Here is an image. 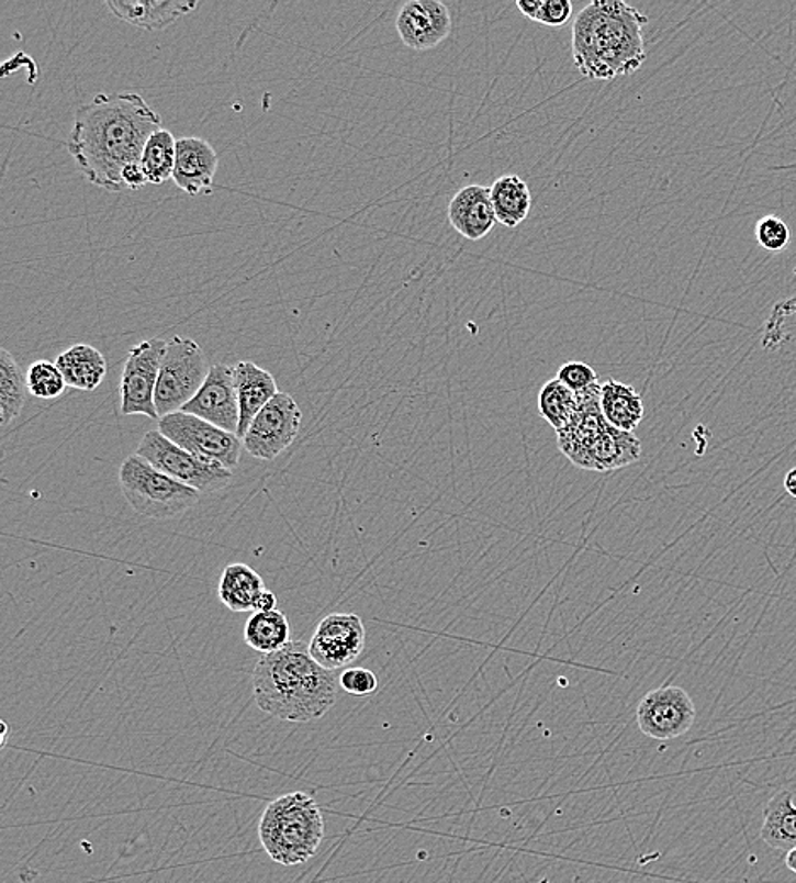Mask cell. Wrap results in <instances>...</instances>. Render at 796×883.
<instances>
[{
    "instance_id": "3",
    "label": "cell",
    "mask_w": 796,
    "mask_h": 883,
    "mask_svg": "<svg viewBox=\"0 0 796 883\" xmlns=\"http://www.w3.org/2000/svg\"><path fill=\"white\" fill-rule=\"evenodd\" d=\"M649 18L624 0H595L572 27V58L590 80L632 76L647 60L643 27Z\"/></svg>"
},
{
    "instance_id": "20",
    "label": "cell",
    "mask_w": 796,
    "mask_h": 883,
    "mask_svg": "<svg viewBox=\"0 0 796 883\" xmlns=\"http://www.w3.org/2000/svg\"><path fill=\"white\" fill-rule=\"evenodd\" d=\"M58 369L64 375L68 388L74 390L96 391L104 381L108 362L98 348L92 345L77 344L67 348L57 359Z\"/></svg>"
},
{
    "instance_id": "32",
    "label": "cell",
    "mask_w": 796,
    "mask_h": 883,
    "mask_svg": "<svg viewBox=\"0 0 796 883\" xmlns=\"http://www.w3.org/2000/svg\"><path fill=\"white\" fill-rule=\"evenodd\" d=\"M340 686L348 695L369 696L378 692L379 680L367 668H348L340 674Z\"/></svg>"
},
{
    "instance_id": "24",
    "label": "cell",
    "mask_w": 796,
    "mask_h": 883,
    "mask_svg": "<svg viewBox=\"0 0 796 883\" xmlns=\"http://www.w3.org/2000/svg\"><path fill=\"white\" fill-rule=\"evenodd\" d=\"M491 202L497 223L506 228L520 226L531 210V192L528 183L520 176L500 177L491 186Z\"/></svg>"
},
{
    "instance_id": "2",
    "label": "cell",
    "mask_w": 796,
    "mask_h": 883,
    "mask_svg": "<svg viewBox=\"0 0 796 883\" xmlns=\"http://www.w3.org/2000/svg\"><path fill=\"white\" fill-rule=\"evenodd\" d=\"M340 677L314 661L310 646L291 640L281 651L264 655L254 670L258 708L285 723L322 719L337 702Z\"/></svg>"
},
{
    "instance_id": "31",
    "label": "cell",
    "mask_w": 796,
    "mask_h": 883,
    "mask_svg": "<svg viewBox=\"0 0 796 883\" xmlns=\"http://www.w3.org/2000/svg\"><path fill=\"white\" fill-rule=\"evenodd\" d=\"M556 379L568 385L569 390L574 391V393H581V391L587 390L591 385L599 382L595 369L587 366V364L580 362V360L562 364L559 367Z\"/></svg>"
},
{
    "instance_id": "16",
    "label": "cell",
    "mask_w": 796,
    "mask_h": 883,
    "mask_svg": "<svg viewBox=\"0 0 796 883\" xmlns=\"http://www.w3.org/2000/svg\"><path fill=\"white\" fill-rule=\"evenodd\" d=\"M450 225L468 241H483L496 226L497 220L491 202V188L471 183L460 189L447 210Z\"/></svg>"
},
{
    "instance_id": "13",
    "label": "cell",
    "mask_w": 796,
    "mask_h": 883,
    "mask_svg": "<svg viewBox=\"0 0 796 883\" xmlns=\"http://www.w3.org/2000/svg\"><path fill=\"white\" fill-rule=\"evenodd\" d=\"M180 412L191 413L213 423L223 431L238 434L239 404L236 393L235 366L216 364L211 367L206 381L194 398Z\"/></svg>"
},
{
    "instance_id": "5",
    "label": "cell",
    "mask_w": 796,
    "mask_h": 883,
    "mask_svg": "<svg viewBox=\"0 0 796 883\" xmlns=\"http://www.w3.org/2000/svg\"><path fill=\"white\" fill-rule=\"evenodd\" d=\"M120 484L130 506L152 521L180 517L201 500L198 490L164 474L136 454L121 465Z\"/></svg>"
},
{
    "instance_id": "34",
    "label": "cell",
    "mask_w": 796,
    "mask_h": 883,
    "mask_svg": "<svg viewBox=\"0 0 796 883\" xmlns=\"http://www.w3.org/2000/svg\"><path fill=\"white\" fill-rule=\"evenodd\" d=\"M121 179H123L124 189H132V191L142 189L143 186L148 183V177H146L145 169H143L139 161H133V164L126 165L123 169V174H121Z\"/></svg>"
},
{
    "instance_id": "11",
    "label": "cell",
    "mask_w": 796,
    "mask_h": 883,
    "mask_svg": "<svg viewBox=\"0 0 796 883\" xmlns=\"http://www.w3.org/2000/svg\"><path fill=\"white\" fill-rule=\"evenodd\" d=\"M695 702L681 686H661L646 693L637 707V726L647 738L671 741L692 729Z\"/></svg>"
},
{
    "instance_id": "22",
    "label": "cell",
    "mask_w": 796,
    "mask_h": 883,
    "mask_svg": "<svg viewBox=\"0 0 796 883\" xmlns=\"http://www.w3.org/2000/svg\"><path fill=\"white\" fill-rule=\"evenodd\" d=\"M266 590L262 577L244 562L226 566L221 574L217 596L223 605L235 614L254 611L260 593Z\"/></svg>"
},
{
    "instance_id": "27",
    "label": "cell",
    "mask_w": 796,
    "mask_h": 883,
    "mask_svg": "<svg viewBox=\"0 0 796 883\" xmlns=\"http://www.w3.org/2000/svg\"><path fill=\"white\" fill-rule=\"evenodd\" d=\"M177 139L169 130L160 127L148 138L139 164L145 169L150 183H164L172 180L176 169Z\"/></svg>"
},
{
    "instance_id": "4",
    "label": "cell",
    "mask_w": 796,
    "mask_h": 883,
    "mask_svg": "<svg viewBox=\"0 0 796 883\" xmlns=\"http://www.w3.org/2000/svg\"><path fill=\"white\" fill-rule=\"evenodd\" d=\"M258 838L276 863H306L325 839V820L318 802L304 792L282 795L267 805L258 824Z\"/></svg>"
},
{
    "instance_id": "36",
    "label": "cell",
    "mask_w": 796,
    "mask_h": 883,
    "mask_svg": "<svg viewBox=\"0 0 796 883\" xmlns=\"http://www.w3.org/2000/svg\"><path fill=\"white\" fill-rule=\"evenodd\" d=\"M277 611V596L276 593L264 590L255 602L254 612H272Z\"/></svg>"
},
{
    "instance_id": "40",
    "label": "cell",
    "mask_w": 796,
    "mask_h": 883,
    "mask_svg": "<svg viewBox=\"0 0 796 883\" xmlns=\"http://www.w3.org/2000/svg\"><path fill=\"white\" fill-rule=\"evenodd\" d=\"M793 802H795L796 805V792H793Z\"/></svg>"
},
{
    "instance_id": "33",
    "label": "cell",
    "mask_w": 796,
    "mask_h": 883,
    "mask_svg": "<svg viewBox=\"0 0 796 883\" xmlns=\"http://www.w3.org/2000/svg\"><path fill=\"white\" fill-rule=\"evenodd\" d=\"M571 15L572 4L569 0H543L537 23L549 27H562L571 20Z\"/></svg>"
},
{
    "instance_id": "9",
    "label": "cell",
    "mask_w": 796,
    "mask_h": 883,
    "mask_svg": "<svg viewBox=\"0 0 796 883\" xmlns=\"http://www.w3.org/2000/svg\"><path fill=\"white\" fill-rule=\"evenodd\" d=\"M167 340L150 338L139 342L130 350L121 375V413L124 416L145 415L160 420L155 406L158 372Z\"/></svg>"
},
{
    "instance_id": "21",
    "label": "cell",
    "mask_w": 796,
    "mask_h": 883,
    "mask_svg": "<svg viewBox=\"0 0 796 883\" xmlns=\"http://www.w3.org/2000/svg\"><path fill=\"white\" fill-rule=\"evenodd\" d=\"M602 412L606 422L618 431L634 432L639 428L646 416L643 400L637 393L632 384L608 379L602 384V396H599Z\"/></svg>"
},
{
    "instance_id": "15",
    "label": "cell",
    "mask_w": 796,
    "mask_h": 883,
    "mask_svg": "<svg viewBox=\"0 0 796 883\" xmlns=\"http://www.w3.org/2000/svg\"><path fill=\"white\" fill-rule=\"evenodd\" d=\"M216 150L206 139L183 136L177 139L176 169L172 180L177 188L191 195L211 194L216 176Z\"/></svg>"
},
{
    "instance_id": "14",
    "label": "cell",
    "mask_w": 796,
    "mask_h": 883,
    "mask_svg": "<svg viewBox=\"0 0 796 883\" xmlns=\"http://www.w3.org/2000/svg\"><path fill=\"white\" fill-rule=\"evenodd\" d=\"M453 20L440 0H410L397 12L396 30L406 48L425 52L446 42Z\"/></svg>"
},
{
    "instance_id": "35",
    "label": "cell",
    "mask_w": 796,
    "mask_h": 883,
    "mask_svg": "<svg viewBox=\"0 0 796 883\" xmlns=\"http://www.w3.org/2000/svg\"><path fill=\"white\" fill-rule=\"evenodd\" d=\"M542 5L543 0H518V2H516L518 11L531 21H537V15H539Z\"/></svg>"
},
{
    "instance_id": "39",
    "label": "cell",
    "mask_w": 796,
    "mask_h": 883,
    "mask_svg": "<svg viewBox=\"0 0 796 883\" xmlns=\"http://www.w3.org/2000/svg\"><path fill=\"white\" fill-rule=\"evenodd\" d=\"M9 736V726L5 720H0V749L4 748L5 742H8Z\"/></svg>"
},
{
    "instance_id": "7",
    "label": "cell",
    "mask_w": 796,
    "mask_h": 883,
    "mask_svg": "<svg viewBox=\"0 0 796 883\" xmlns=\"http://www.w3.org/2000/svg\"><path fill=\"white\" fill-rule=\"evenodd\" d=\"M136 456L143 457L158 471L186 487L194 488L201 494L225 490L233 481V471L217 462L194 456L158 431L146 432L136 449Z\"/></svg>"
},
{
    "instance_id": "23",
    "label": "cell",
    "mask_w": 796,
    "mask_h": 883,
    "mask_svg": "<svg viewBox=\"0 0 796 883\" xmlns=\"http://www.w3.org/2000/svg\"><path fill=\"white\" fill-rule=\"evenodd\" d=\"M761 838L773 850L788 853L796 848V805L789 790H780L767 801Z\"/></svg>"
},
{
    "instance_id": "17",
    "label": "cell",
    "mask_w": 796,
    "mask_h": 883,
    "mask_svg": "<svg viewBox=\"0 0 796 883\" xmlns=\"http://www.w3.org/2000/svg\"><path fill=\"white\" fill-rule=\"evenodd\" d=\"M235 382L239 404V425L236 435L244 440L255 416L262 412L281 391L277 390L273 376L250 360L236 364Z\"/></svg>"
},
{
    "instance_id": "28",
    "label": "cell",
    "mask_w": 796,
    "mask_h": 883,
    "mask_svg": "<svg viewBox=\"0 0 796 883\" xmlns=\"http://www.w3.org/2000/svg\"><path fill=\"white\" fill-rule=\"evenodd\" d=\"M578 410V394L559 379H550L539 393V412L553 431L559 432L571 422Z\"/></svg>"
},
{
    "instance_id": "18",
    "label": "cell",
    "mask_w": 796,
    "mask_h": 883,
    "mask_svg": "<svg viewBox=\"0 0 796 883\" xmlns=\"http://www.w3.org/2000/svg\"><path fill=\"white\" fill-rule=\"evenodd\" d=\"M640 456L642 444L636 434L608 425L591 444L578 468L596 472L618 471L639 461Z\"/></svg>"
},
{
    "instance_id": "19",
    "label": "cell",
    "mask_w": 796,
    "mask_h": 883,
    "mask_svg": "<svg viewBox=\"0 0 796 883\" xmlns=\"http://www.w3.org/2000/svg\"><path fill=\"white\" fill-rule=\"evenodd\" d=\"M105 5L124 23L146 31H161L179 21L183 15L191 14L199 4L191 0H154V2L109 0Z\"/></svg>"
},
{
    "instance_id": "8",
    "label": "cell",
    "mask_w": 796,
    "mask_h": 883,
    "mask_svg": "<svg viewBox=\"0 0 796 883\" xmlns=\"http://www.w3.org/2000/svg\"><path fill=\"white\" fill-rule=\"evenodd\" d=\"M158 432L194 456L233 469L239 465L244 440L191 413L176 412L158 420Z\"/></svg>"
},
{
    "instance_id": "1",
    "label": "cell",
    "mask_w": 796,
    "mask_h": 883,
    "mask_svg": "<svg viewBox=\"0 0 796 883\" xmlns=\"http://www.w3.org/2000/svg\"><path fill=\"white\" fill-rule=\"evenodd\" d=\"M160 127V114L142 96L98 94L77 109L68 154L92 186L120 192L124 167L139 161L146 142Z\"/></svg>"
},
{
    "instance_id": "30",
    "label": "cell",
    "mask_w": 796,
    "mask_h": 883,
    "mask_svg": "<svg viewBox=\"0 0 796 883\" xmlns=\"http://www.w3.org/2000/svg\"><path fill=\"white\" fill-rule=\"evenodd\" d=\"M755 241L764 250L767 252H783L788 248L789 241H792V233H789L788 225L782 217L770 216L761 217L755 225Z\"/></svg>"
},
{
    "instance_id": "26",
    "label": "cell",
    "mask_w": 796,
    "mask_h": 883,
    "mask_svg": "<svg viewBox=\"0 0 796 883\" xmlns=\"http://www.w3.org/2000/svg\"><path fill=\"white\" fill-rule=\"evenodd\" d=\"M26 376L9 350H0V422L9 425L23 412L27 396Z\"/></svg>"
},
{
    "instance_id": "37",
    "label": "cell",
    "mask_w": 796,
    "mask_h": 883,
    "mask_svg": "<svg viewBox=\"0 0 796 883\" xmlns=\"http://www.w3.org/2000/svg\"><path fill=\"white\" fill-rule=\"evenodd\" d=\"M783 487H785L786 493H788L792 499H796V468L789 469V471L786 472Z\"/></svg>"
},
{
    "instance_id": "25",
    "label": "cell",
    "mask_w": 796,
    "mask_h": 883,
    "mask_svg": "<svg viewBox=\"0 0 796 883\" xmlns=\"http://www.w3.org/2000/svg\"><path fill=\"white\" fill-rule=\"evenodd\" d=\"M244 640L264 655L281 651L291 642V625L284 612H255L245 625Z\"/></svg>"
},
{
    "instance_id": "10",
    "label": "cell",
    "mask_w": 796,
    "mask_h": 883,
    "mask_svg": "<svg viewBox=\"0 0 796 883\" xmlns=\"http://www.w3.org/2000/svg\"><path fill=\"white\" fill-rule=\"evenodd\" d=\"M303 412L288 393H279L255 416L244 437V447L258 461L269 462L292 446L300 434Z\"/></svg>"
},
{
    "instance_id": "12",
    "label": "cell",
    "mask_w": 796,
    "mask_h": 883,
    "mask_svg": "<svg viewBox=\"0 0 796 883\" xmlns=\"http://www.w3.org/2000/svg\"><path fill=\"white\" fill-rule=\"evenodd\" d=\"M366 648V625L356 614L326 615L314 630L310 655L329 671L348 667Z\"/></svg>"
},
{
    "instance_id": "6",
    "label": "cell",
    "mask_w": 796,
    "mask_h": 883,
    "mask_svg": "<svg viewBox=\"0 0 796 883\" xmlns=\"http://www.w3.org/2000/svg\"><path fill=\"white\" fill-rule=\"evenodd\" d=\"M208 375L206 356L198 342L180 335L167 340L155 391L158 416L180 412L201 390Z\"/></svg>"
},
{
    "instance_id": "38",
    "label": "cell",
    "mask_w": 796,
    "mask_h": 883,
    "mask_svg": "<svg viewBox=\"0 0 796 883\" xmlns=\"http://www.w3.org/2000/svg\"><path fill=\"white\" fill-rule=\"evenodd\" d=\"M785 863L786 867H788V869L792 870V872L796 875V848H793V850H789L788 853H786Z\"/></svg>"
},
{
    "instance_id": "29",
    "label": "cell",
    "mask_w": 796,
    "mask_h": 883,
    "mask_svg": "<svg viewBox=\"0 0 796 883\" xmlns=\"http://www.w3.org/2000/svg\"><path fill=\"white\" fill-rule=\"evenodd\" d=\"M27 390L38 400H55L67 390V381L57 364L49 360H36L31 364L26 375Z\"/></svg>"
}]
</instances>
